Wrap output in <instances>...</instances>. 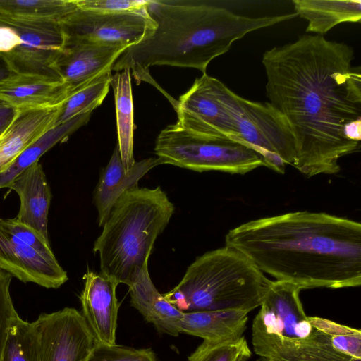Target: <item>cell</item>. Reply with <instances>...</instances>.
<instances>
[{"instance_id": "6da1fadb", "label": "cell", "mask_w": 361, "mask_h": 361, "mask_svg": "<svg viewBox=\"0 0 361 361\" xmlns=\"http://www.w3.org/2000/svg\"><path fill=\"white\" fill-rule=\"evenodd\" d=\"M354 50L322 35H302L265 51L269 103L294 137V167L304 175L334 174L361 140V71Z\"/></svg>"}, {"instance_id": "7a4b0ae2", "label": "cell", "mask_w": 361, "mask_h": 361, "mask_svg": "<svg viewBox=\"0 0 361 361\" xmlns=\"http://www.w3.org/2000/svg\"><path fill=\"white\" fill-rule=\"evenodd\" d=\"M225 243L302 289L361 284V224L347 218L308 211L261 218L231 229Z\"/></svg>"}, {"instance_id": "3957f363", "label": "cell", "mask_w": 361, "mask_h": 361, "mask_svg": "<svg viewBox=\"0 0 361 361\" xmlns=\"http://www.w3.org/2000/svg\"><path fill=\"white\" fill-rule=\"evenodd\" d=\"M145 11L155 23L154 31L128 47L112 71L128 68L144 77L149 66L166 65L205 73L209 63L227 52L236 40L298 16L290 13L250 17L208 0L148 1Z\"/></svg>"}, {"instance_id": "277c9868", "label": "cell", "mask_w": 361, "mask_h": 361, "mask_svg": "<svg viewBox=\"0 0 361 361\" xmlns=\"http://www.w3.org/2000/svg\"><path fill=\"white\" fill-rule=\"evenodd\" d=\"M175 211L161 187L125 192L112 207L93 251L101 273L129 286L145 268L154 242Z\"/></svg>"}, {"instance_id": "5b68a950", "label": "cell", "mask_w": 361, "mask_h": 361, "mask_svg": "<svg viewBox=\"0 0 361 361\" xmlns=\"http://www.w3.org/2000/svg\"><path fill=\"white\" fill-rule=\"evenodd\" d=\"M271 283L245 255L225 245L197 257L163 295L183 312H250L260 306Z\"/></svg>"}, {"instance_id": "8992f818", "label": "cell", "mask_w": 361, "mask_h": 361, "mask_svg": "<svg viewBox=\"0 0 361 361\" xmlns=\"http://www.w3.org/2000/svg\"><path fill=\"white\" fill-rule=\"evenodd\" d=\"M298 286L272 281L253 319L252 344L259 357L274 361H357L339 353L329 336L307 317Z\"/></svg>"}, {"instance_id": "52a82bcc", "label": "cell", "mask_w": 361, "mask_h": 361, "mask_svg": "<svg viewBox=\"0 0 361 361\" xmlns=\"http://www.w3.org/2000/svg\"><path fill=\"white\" fill-rule=\"evenodd\" d=\"M154 152L161 164L198 172L245 174L264 166L261 157L251 148L233 140L192 132L178 123L160 132Z\"/></svg>"}, {"instance_id": "ba28073f", "label": "cell", "mask_w": 361, "mask_h": 361, "mask_svg": "<svg viewBox=\"0 0 361 361\" xmlns=\"http://www.w3.org/2000/svg\"><path fill=\"white\" fill-rule=\"evenodd\" d=\"M64 42L59 22L0 16V60L11 73L59 78L55 65Z\"/></svg>"}, {"instance_id": "9c48e42d", "label": "cell", "mask_w": 361, "mask_h": 361, "mask_svg": "<svg viewBox=\"0 0 361 361\" xmlns=\"http://www.w3.org/2000/svg\"><path fill=\"white\" fill-rule=\"evenodd\" d=\"M234 114L240 143L256 152L264 166L284 173L286 164L294 165L296 154L291 130L285 117L269 102L238 95Z\"/></svg>"}, {"instance_id": "30bf717a", "label": "cell", "mask_w": 361, "mask_h": 361, "mask_svg": "<svg viewBox=\"0 0 361 361\" xmlns=\"http://www.w3.org/2000/svg\"><path fill=\"white\" fill-rule=\"evenodd\" d=\"M230 91L217 78L202 73L176 102V123L207 137L240 143L230 104Z\"/></svg>"}, {"instance_id": "8fae6325", "label": "cell", "mask_w": 361, "mask_h": 361, "mask_svg": "<svg viewBox=\"0 0 361 361\" xmlns=\"http://www.w3.org/2000/svg\"><path fill=\"white\" fill-rule=\"evenodd\" d=\"M59 24L66 39L130 47L151 35L155 23L142 10L106 13L77 8Z\"/></svg>"}, {"instance_id": "7c38bea8", "label": "cell", "mask_w": 361, "mask_h": 361, "mask_svg": "<svg viewBox=\"0 0 361 361\" xmlns=\"http://www.w3.org/2000/svg\"><path fill=\"white\" fill-rule=\"evenodd\" d=\"M41 361H87L94 339L83 315L65 307L43 313L35 321Z\"/></svg>"}, {"instance_id": "4fadbf2b", "label": "cell", "mask_w": 361, "mask_h": 361, "mask_svg": "<svg viewBox=\"0 0 361 361\" xmlns=\"http://www.w3.org/2000/svg\"><path fill=\"white\" fill-rule=\"evenodd\" d=\"M128 49L80 39H66L55 65L68 96L103 74L112 71L116 61Z\"/></svg>"}, {"instance_id": "5bb4252c", "label": "cell", "mask_w": 361, "mask_h": 361, "mask_svg": "<svg viewBox=\"0 0 361 361\" xmlns=\"http://www.w3.org/2000/svg\"><path fill=\"white\" fill-rule=\"evenodd\" d=\"M0 269L20 281L58 288L68 280L58 262H51L23 243L0 224Z\"/></svg>"}, {"instance_id": "9a60e30c", "label": "cell", "mask_w": 361, "mask_h": 361, "mask_svg": "<svg viewBox=\"0 0 361 361\" xmlns=\"http://www.w3.org/2000/svg\"><path fill=\"white\" fill-rule=\"evenodd\" d=\"M83 279L80 300L82 315L94 342L114 345L120 307L116 297L119 283L112 277L94 271H87Z\"/></svg>"}, {"instance_id": "2e32d148", "label": "cell", "mask_w": 361, "mask_h": 361, "mask_svg": "<svg viewBox=\"0 0 361 361\" xmlns=\"http://www.w3.org/2000/svg\"><path fill=\"white\" fill-rule=\"evenodd\" d=\"M68 97L63 82L37 74H13L0 80V99L18 111L54 108Z\"/></svg>"}, {"instance_id": "e0dca14e", "label": "cell", "mask_w": 361, "mask_h": 361, "mask_svg": "<svg viewBox=\"0 0 361 361\" xmlns=\"http://www.w3.org/2000/svg\"><path fill=\"white\" fill-rule=\"evenodd\" d=\"M161 164L157 158H147L126 169L122 164L118 148L116 147L111 157L101 173L94 192V203L97 209L99 226L107 219L118 198L126 191L138 188V181L152 168Z\"/></svg>"}, {"instance_id": "ac0fdd59", "label": "cell", "mask_w": 361, "mask_h": 361, "mask_svg": "<svg viewBox=\"0 0 361 361\" xmlns=\"http://www.w3.org/2000/svg\"><path fill=\"white\" fill-rule=\"evenodd\" d=\"M8 188L20 197V209L16 219L48 240V212L51 193L39 162L25 169Z\"/></svg>"}, {"instance_id": "d6986e66", "label": "cell", "mask_w": 361, "mask_h": 361, "mask_svg": "<svg viewBox=\"0 0 361 361\" xmlns=\"http://www.w3.org/2000/svg\"><path fill=\"white\" fill-rule=\"evenodd\" d=\"M60 106L18 111L13 122L0 140V173L32 143L55 126Z\"/></svg>"}, {"instance_id": "ffe728a7", "label": "cell", "mask_w": 361, "mask_h": 361, "mask_svg": "<svg viewBox=\"0 0 361 361\" xmlns=\"http://www.w3.org/2000/svg\"><path fill=\"white\" fill-rule=\"evenodd\" d=\"M130 303L161 333L178 336V323L183 312L169 303L156 288L149 276L148 267L142 270L128 286Z\"/></svg>"}, {"instance_id": "44dd1931", "label": "cell", "mask_w": 361, "mask_h": 361, "mask_svg": "<svg viewBox=\"0 0 361 361\" xmlns=\"http://www.w3.org/2000/svg\"><path fill=\"white\" fill-rule=\"evenodd\" d=\"M247 314L245 311L183 312L178 323V331L207 341L238 338L246 329Z\"/></svg>"}, {"instance_id": "7402d4cb", "label": "cell", "mask_w": 361, "mask_h": 361, "mask_svg": "<svg viewBox=\"0 0 361 361\" xmlns=\"http://www.w3.org/2000/svg\"><path fill=\"white\" fill-rule=\"evenodd\" d=\"M295 13L308 24L306 32L322 35L342 23H360L361 1L293 0Z\"/></svg>"}, {"instance_id": "603a6c76", "label": "cell", "mask_w": 361, "mask_h": 361, "mask_svg": "<svg viewBox=\"0 0 361 361\" xmlns=\"http://www.w3.org/2000/svg\"><path fill=\"white\" fill-rule=\"evenodd\" d=\"M116 109L118 148L126 169L135 162L133 155V102L130 69H124L111 75Z\"/></svg>"}, {"instance_id": "cb8c5ba5", "label": "cell", "mask_w": 361, "mask_h": 361, "mask_svg": "<svg viewBox=\"0 0 361 361\" xmlns=\"http://www.w3.org/2000/svg\"><path fill=\"white\" fill-rule=\"evenodd\" d=\"M92 112L79 115L60 125L54 126L25 149L0 173V189L8 188L12 181L59 142L66 140L71 134L86 124Z\"/></svg>"}, {"instance_id": "d4e9b609", "label": "cell", "mask_w": 361, "mask_h": 361, "mask_svg": "<svg viewBox=\"0 0 361 361\" xmlns=\"http://www.w3.org/2000/svg\"><path fill=\"white\" fill-rule=\"evenodd\" d=\"M75 0H0V16L60 22L77 8Z\"/></svg>"}, {"instance_id": "484cf974", "label": "cell", "mask_w": 361, "mask_h": 361, "mask_svg": "<svg viewBox=\"0 0 361 361\" xmlns=\"http://www.w3.org/2000/svg\"><path fill=\"white\" fill-rule=\"evenodd\" d=\"M1 361H41L39 338L35 322L24 321L19 315L13 319Z\"/></svg>"}, {"instance_id": "4316f807", "label": "cell", "mask_w": 361, "mask_h": 361, "mask_svg": "<svg viewBox=\"0 0 361 361\" xmlns=\"http://www.w3.org/2000/svg\"><path fill=\"white\" fill-rule=\"evenodd\" d=\"M111 71L71 94L60 106L55 126L66 123L79 115L92 112L105 99L111 86Z\"/></svg>"}, {"instance_id": "83f0119b", "label": "cell", "mask_w": 361, "mask_h": 361, "mask_svg": "<svg viewBox=\"0 0 361 361\" xmlns=\"http://www.w3.org/2000/svg\"><path fill=\"white\" fill-rule=\"evenodd\" d=\"M252 353L244 336L221 341L203 342L188 361H247Z\"/></svg>"}, {"instance_id": "f1b7e54d", "label": "cell", "mask_w": 361, "mask_h": 361, "mask_svg": "<svg viewBox=\"0 0 361 361\" xmlns=\"http://www.w3.org/2000/svg\"><path fill=\"white\" fill-rule=\"evenodd\" d=\"M317 324L330 337L334 348L339 353L361 360V331L335 322L314 317Z\"/></svg>"}, {"instance_id": "f546056e", "label": "cell", "mask_w": 361, "mask_h": 361, "mask_svg": "<svg viewBox=\"0 0 361 361\" xmlns=\"http://www.w3.org/2000/svg\"><path fill=\"white\" fill-rule=\"evenodd\" d=\"M87 361H157L149 348H134L94 342Z\"/></svg>"}, {"instance_id": "4dcf8cb0", "label": "cell", "mask_w": 361, "mask_h": 361, "mask_svg": "<svg viewBox=\"0 0 361 361\" xmlns=\"http://www.w3.org/2000/svg\"><path fill=\"white\" fill-rule=\"evenodd\" d=\"M0 224L23 243L36 250L44 258L51 262H58L51 250L49 240L34 229L20 222L16 218H0Z\"/></svg>"}, {"instance_id": "1f68e13d", "label": "cell", "mask_w": 361, "mask_h": 361, "mask_svg": "<svg viewBox=\"0 0 361 361\" xmlns=\"http://www.w3.org/2000/svg\"><path fill=\"white\" fill-rule=\"evenodd\" d=\"M13 276L0 269V361L10 326L18 316L10 293Z\"/></svg>"}, {"instance_id": "d6a6232c", "label": "cell", "mask_w": 361, "mask_h": 361, "mask_svg": "<svg viewBox=\"0 0 361 361\" xmlns=\"http://www.w3.org/2000/svg\"><path fill=\"white\" fill-rule=\"evenodd\" d=\"M81 9L114 13L142 10L148 1L138 0H75Z\"/></svg>"}, {"instance_id": "836d02e7", "label": "cell", "mask_w": 361, "mask_h": 361, "mask_svg": "<svg viewBox=\"0 0 361 361\" xmlns=\"http://www.w3.org/2000/svg\"><path fill=\"white\" fill-rule=\"evenodd\" d=\"M18 113L13 106L0 99V137L13 122Z\"/></svg>"}, {"instance_id": "e575fe53", "label": "cell", "mask_w": 361, "mask_h": 361, "mask_svg": "<svg viewBox=\"0 0 361 361\" xmlns=\"http://www.w3.org/2000/svg\"><path fill=\"white\" fill-rule=\"evenodd\" d=\"M10 74L11 72L6 68V65L0 60V80Z\"/></svg>"}, {"instance_id": "d590c367", "label": "cell", "mask_w": 361, "mask_h": 361, "mask_svg": "<svg viewBox=\"0 0 361 361\" xmlns=\"http://www.w3.org/2000/svg\"><path fill=\"white\" fill-rule=\"evenodd\" d=\"M257 361H274V360H269V359H267V358H264V357H260Z\"/></svg>"}, {"instance_id": "8d00e7d4", "label": "cell", "mask_w": 361, "mask_h": 361, "mask_svg": "<svg viewBox=\"0 0 361 361\" xmlns=\"http://www.w3.org/2000/svg\"><path fill=\"white\" fill-rule=\"evenodd\" d=\"M357 361H361V360H357Z\"/></svg>"}, {"instance_id": "74e56055", "label": "cell", "mask_w": 361, "mask_h": 361, "mask_svg": "<svg viewBox=\"0 0 361 361\" xmlns=\"http://www.w3.org/2000/svg\"><path fill=\"white\" fill-rule=\"evenodd\" d=\"M1 137H2V136H1ZM1 137H0V140H1Z\"/></svg>"}]
</instances>
